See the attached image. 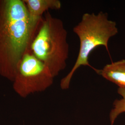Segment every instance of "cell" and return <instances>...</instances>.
I'll return each mask as SVG.
<instances>
[{"label": "cell", "instance_id": "6da1fadb", "mask_svg": "<svg viewBox=\"0 0 125 125\" xmlns=\"http://www.w3.org/2000/svg\"><path fill=\"white\" fill-rule=\"evenodd\" d=\"M39 27L31 22L23 0H0V76L13 82Z\"/></svg>", "mask_w": 125, "mask_h": 125}, {"label": "cell", "instance_id": "7a4b0ae2", "mask_svg": "<svg viewBox=\"0 0 125 125\" xmlns=\"http://www.w3.org/2000/svg\"><path fill=\"white\" fill-rule=\"evenodd\" d=\"M73 32L78 37L80 47L78 56L72 70L60 82L62 89L69 88L72 77L81 66H88L96 72L89 61V56L96 48L103 46L108 52L110 39L118 32L116 23L109 19L108 14L103 12L98 13H84L80 21L73 28Z\"/></svg>", "mask_w": 125, "mask_h": 125}, {"label": "cell", "instance_id": "3957f363", "mask_svg": "<svg viewBox=\"0 0 125 125\" xmlns=\"http://www.w3.org/2000/svg\"><path fill=\"white\" fill-rule=\"evenodd\" d=\"M67 36L62 21L47 12L31 42L32 53L48 68L54 78L66 67L69 55Z\"/></svg>", "mask_w": 125, "mask_h": 125}, {"label": "cell", "instance_id": "277c9868", "mask_svg": "<svg viewBox=\"0 0 125 125\" xmlns=\"http://www.w3.org/2000/svg\"><path fill=\"white\" fill-rule=\"evenodd\" d=\"M54 77L48 68L32 53L30 49L18 64L13 88L22 98L44 91L52 85Z\"/></svg>", "mask_w": 125, "mask_h": 125}, {"label": "cell", "instance_id": "5b68a950", "mask_svg": "<svg viewBox=\"0 0 125 125\" xmlns=\"http://www.w3.org/2000/svg\"><path fill=\"white\" fill-rule=\"evenodd\" d=\"M30 20L33 25L39 26L45 13L49 10H60L62 4L59 0H23Z\"/></svg>", "mask_w": 125, "mask_h": 125}, {"label": "cell", "instance_id": "8992f818", "mask_svg": "<svg viewBox=\"0 0 125 125\" xmlns=\"http://www.w3.org/2000/svg\"><path fill=\"white\" fill-rule=\"evenodd\" d=\"M95 72L119 88H125V59L107 64Z\"/></svg>", "mask_w": 125, "mask_h": 125}, {"label": "cell", "instance_id": "52a82bcc", "mask_svg": "<svg viewBox=\"0 0 125 125\" xmlns=\"http://www.w3.org/2000/svg\"><path fill=\"white\" fill-rule=\"evenodd\" d=\"M117 92L121 96V98L115 100L113 103L114 107L109 114L110 125H114L117 117L125 112V88H119Z\"/></svg>", "mask_w": 125, "mask_h": 125}]
</instances>
